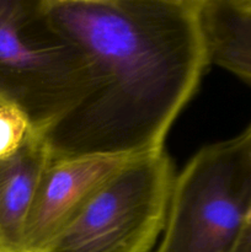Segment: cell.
Segmentation results:
<instances>
[{
    "label": "cell",
    "mask_w": 251,
    "mask_h": 252,
    "mask_svg": "<svg viewBox=\"0 0 251 252\" xmlns=\"http://www.w3.org/2000/svg\"><path fill=\"white\" fill-rule=\"evenodd\" d=\"M175 177L165 150L130 158L44 252H150L164 231Z\"/></svg>",
    "instance_id": "277c9868"
},
{
    "label": "cell",
    "mask_w": 251,
    "mask_h": 252,
    "mask_svg": "<svg viewBox=\"0 0 251 252\" xmlns=\"http://www.w3.org/2000/svg\"><path fill=\"white\" fill-rule=\"evenodd\" d=\"M251 212V125L176 175L155 252H233Z\"/></svg>",
    "instance_id": "3957f363"
},
{
    "label": "cell",
    "mask_w": 251,
    "mask_h": 252,
    "mask_svg": "<svg viewBox=\"0 0 251 252\" xmlns=\"http://www.w3.org/2000/svg\"><path fill=\"white\" fill-rule=\"evenodd\" d=\"M51 160L46 142L33 129L17 152L0 158V252H21L25 223Z\"/></svg>",
    "instance_id": "8992f818"
},
{
    "label": "cell",
    "mask_w": 251,
    "mask_h": 252,
    "mask_svg": "<svg viewBox=\"0 0 251 252\" xmlns=\"http://www.w3.org/2000/svg\"><path fill=\"white\" fill-rule=\"evenodd\" d=\"M133 157L52 159L37 186L24 228L21 252H44L89 197Z\"/></svg>",
    "instance_id": "5b68a950"
},
{
    "label": "cell",
    "mask_w": 251,
    "mask_h": 252,
    "mask_svg": "<svg viewBox=\"0 0 251 252\" xmlns=\"http://www.w3.org/2000/svg\"><path fill=\"white\" fill-rule=\"evenodd\" d=\"M211 64L251 85V4L249 0H198Z\"/></svg>",
    "instance_id": "52a82bcc"
},
{
    "label": "cell",
    "mask_w": 251,
    "mask_h": 252,
    "mask_svg": "<svg viewBox=\"0 0 251 252\" xmlns=\"http://www.w3.org/2000/svg\"><path fill=\"white\" fill-rule=\"evenodd\" d=\"M31 130L30 122L21 111L0 105V158L17 152Z\"/></svg>",
    "instance_id": "ba28073f"
},
{
    "label": "cell",
    "mask_w": 251,
    "mask_h": 252,
    "mask_svg": "<svg viewBox=\"0 0 251 252\" xmlns=\"http://www.w3.org/2000/svg\"><path fill=\"white\" fill-rule=\"evenodd\" d=\"M249 1H250V4H251V0H249Z\"/></svg>",
    "instance_id": "30bf717a"
},
{
    "label": "cell",
    "mask_w": 251,
    "mask_h": 252,
    "mask_svg": "<svg viewBox=\"0 0 251 252\" xmlns=\"http://www.w3.org/2000/svg\"><path fill=\"white\" fill-rule=\"evenodd\" d=\"M90 69L85 97L42 138L52 159L164 150L209 65L198 0H44Z\"/></svg>",
    "instance_id": "6da1fadb"
},
{
    "label": "cell",
    "mask_w": 251,
    "mask_h": 252,
    "mask_svg": "<svg viewBox=\"0 0 251 252\" xmlns=\"http://www.w3.org/2000/svg\"><path fill=\"white\" fill-rule=\"evenodd\" d=\"M91 86L88 61L51 20L44 0H0V105L42 134Z\"/></svg>",
    "instance_id": "7a4b0ae2"
},
{
    "label": "cell",
    "mask_w": 251,
    "mask_h": 252,
    "mask_svg": "<svg viewBox=\"0 0 251 252\" xmlns=\"http://www.w3.org/2000/svg\"><path fill=\"white\" fill-rule=\"evenodd\" d=\"M233 252H251V212L243 234H241Z\"/></svg>",
    "instance_id": "9c48e42d"
}]
</instances>
